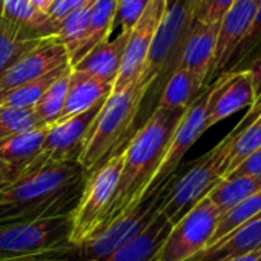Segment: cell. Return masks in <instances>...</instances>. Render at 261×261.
I'll return each instance as SVG.
<instances>
[{
  "label": "cell",
  "mask_w": 261,
  "mask_h": 261,
  "mask_svg": "<svg viewBox=\"0 0 261 261\" xmlns=\"http://www.w3.org/2000/svg\"><path fill=\"white\" fill-rule=\"evenodd\" d=\"M151 86L142 79L123 91H112L97 114L79 163L89 175L121 152L136 134V121Z\"/></svg>",
  "instance_id": "obj_3"
},
{
  "label": "cell",
  "mask_w": 261,
  "mask_h": 261,
  "mask_svg": "<svg viewBox=\"0 0 261 261\" xmlns=\"http://www.w3.org/2000/svg\"><path fill=\"white\" fill-rule=\"evenodd\" d=\"M207 118V129L235 112L250 108L255 101V91L247 69L226 71L212 85Z\"/></svg>",
  "instance_id": "obj_13"
},
{
  "label": "cell",
  "mask_w": 261,
  "mask_h": 261,
  "mask_svg": "<svg viewBox=\"0 0 261 261\" xmlns=\"http://www.w3.org/2000/svg\"><path fill=\"white\" fill-rule=\"evenodd\" d=\"M57 2V0H45V5H46V11H49V8Z\"/></svg>",
  "instance_id": "obj_41"
},
{
  "label": "cell",
  "mask_w": 261,
  "mask_h": 261,
  "mask_svg": "<svg viewBox=\"0 0 261 261\" xmlns=\"http://www.w3.org/2000/svg\"><path fill=\"white\" fill-rule=\"evenodd\" d=\"M117 8H118V0H95V4L92 5V10H91L88 31L77 53L71 59V66L79 63L95 46L109 40V36L114 31Z\"/></svg>",
  "instance_id": "obj_21"
},
{
  "label": "cell",
  "mask_w": 261,
  "mask_h": 261,
  "mask_svg": "<svg viewBox=\"0 0 261 261\" xmlns=\"http://www.w3.org/2000/svg\"><path fill=\"white\" fill-rule=\"evenodd\" d=\"M101 105L103 101L79 115L60 120L49 126L42 154L33 166L79 162L88 133L101 109Z\"/></svg>",
  "instance_id": "obj_11"
},
{
  "label": "cell",
  "mask_w": 261,
  "mask_h": 261,
  "mask_svg": "<svg viewBox=\"0 0 261 261\" xmlns=\"http://www.w3.org/2000/svg\"><path fill=\"white\" fill-rule=\"evenodd\" d=\"M259 48H261V0H259V5H258L256 14H255V19H253V23H252V27H250V30H249L244 42H243V45L237 51L230 66L244 62L250 54H253Z\"/></svg>",
  "instance_id": "obj_33"
},
{
  "label": "cell",
  "mask_w": 261,
  "mask_h": 261,
  "mask_svg": "<svg viewBox=\"0 0 261 261\" xmlns=\"http://www.w3.org/2000/svg\"><path fill=\"white\" fill-rule=\"evenodd\" d=\"M151 0H118L114 30L118 27L120 33H130L139 19L143 16Z\"/></svg>",
  "instance_id": "obj_31"
},
{
  "label": "cell",
  "mask_w": 261,
  "mask_h": 261,
  "mask_svg": "<svg viewBox=\"0 0 261 261\" xmlns=\"http://www.w3.org/2000/svg\"><path fill=\"white\" fill-rule=\"evenodd\" d=\"M130 33H118L112 40H106L86 54L72 66L74 71L89 74L108 83H115Z\"/></svg>",
  "instance_id": "obj_18"
},
{
  "label": "cell",
  "mask_w": 261,
  "mask_h": 261,
  "mask_svg": "<svg viewBox=\"0 0 261 261\" xmlns=\"http://www.w3.org/2000/svg\"><path fill=\"white\" fill-rule=\"evenodd\" d=\"M221 214L209 197L177 221L165 238L155 261H188L204 250L218 226Z\"/></svg>",
  "instance_id": "obj_8"
},
{
  "label": "cell",
  "mask_w": 261,
  "mask_h": 261,
  "mask_svg": "<svg viewBox=\"0 0 261 261\" xmlns=\"http://www.w3.org/2000/svg\"><path fill=\"white\" fill-rule=\"evenodd\" d=\"M261 191V178L252 175H230L223 178L207 197L217 206L220 214H226L250 195Z\"/></svg>",
  "instance_id": "obj_23"
},
{
  "label": "cell",
  "mask_w": 261,
  "mask_h": 261,
  "mask_svg": "<svg viewBox=\"0 0 261 261\" xmlns=\"http://www.w3.org/2000/svg\"><path fill=\"white\" fill-rule=\"evenodd\" d=\"M71 72H72V66L51 85V88L36 105L34 112L42 126H53L60 120L69 91Z\"/></svg>",
  "instance_id": "obj_26"
},
{
  "label": "cell",
  "mask_w": 261,
  "mask_h": 261,
  "mask_svg": "<svg viewBox=\"0 0 261 261\" xmlns=\"http://www.w3.org/2000/svg\"><path fill=\"white\" fill-rule=\"evenodd\" d=\"M235 136L230 133L201 155L181 177H174L160 206V214L174 226L224 178Z\"/></svg>",
  "instance_id": "obj_5"
},
{
  "label": "cell",
  "mask_w": 261,
  "mask_h": 261,
  "mask_svg": "<svg viewBox=\"0 0 261 261\" xmlns=\"http://www.w3.org/2000/svg\"><path fill=\"white\" fill-rule=\"evenodd\" d=\"M259 215H261V191L250 195L249 198H246L244 201H241L240 204H237L235 207H232L230 211H227L226 214H223L220 217L217 230H215L209 246L218 243L221 238H224L226 235H229L240 226L255 220Z\"/></svg>",
  "instance_id": "obj_27"
},
{
  "label": "cell",
  "mask_w": 261,
  "mask_h": 261,
  "mask_svg": "<svg viewBox=\"0 0 261 261\" xmlns=\"http://www.w3.org/2000/svg\"><path fill=\"white\" fill-rule=\"evenodd\" d=\"M112 89H114L112 83L103 82L89 74L79 72V71L72 69L69 91H68L65 109H63L60 120L79 115V114L94 108L95 105L105 101L111 95Z\"/></svg>",
  "instance_id": "obj_19"
},
{
  "label": "cell",
  "mask_w": 261,
  "mask_h": 261,
  "mask_svg": "<svg viewBox=\"0 0 261 261\" xmlns=\"http://www.w3.org/2000/svg\"><path fill=\"white\" fill-rule=\"evenodd\" d=\"M227 261H261V249L256 252H252L249 255L240 256V258H233V259H227Z\"/></svg>",
  "instance_id": "obj_39"
},
{
  "label": "cell",
  "mask_w": 261,
  "mask_h": 261,
  "mask_svg": "<svg viewBox=\"0 0 261 261\" xmlns=\"http://www.w3.org/2000/svg\"><path fill=\"white\" fill-rule=\"evenodd\" d=\"M123 159L124 155L121 151L88 175L79 204L72 212L69 243H83L112 221V209L118 192Z\"/></svg>",
  "instance_id": "obj_6"
},
{
  "label": "cell",
  "mask_w": 261,
  "mask_h": 261,
  "mask_svg": "<svg viewBox=\"0 0 261 261\" xmlns=\"http://www.w3.org/2000/svg\"><path fill=\"white\" fill-rule=\"evenodd\" d=\"M203 92L195 77L185 68H177L168 79L155 108L163 111H186Z\"/></svg>",
  "instance_id": "obj_22"
},
{
  "label": "cell",
  "mask_w": 261,
  "mask_h": 261,
  "mask_svg": "<svg viewBox=\"0 0 261 261\" xmlns=\"http://www.w3.org/2000/svg\"><path fill=\"white\" fill-rule=\"evenodd\" d=\"M0 13L17 28L27 40H45L57 37V25L46 11L30 0H0Z\"/></svg>",
  "instance_id": "obj_16"
},
{
  "label": "cell",
  "mask_w": 261,
  "mask_h": 261,
  "mask_svg": "<svg viewBox=\"0 0 261 261\" xmlns=\"http://www.w3.org/2000/svg\"><path fill=\"white\" fill-rule=\"evenodd\" d=\"M200 4L201 0H174L168 5L142 75V80L151 86L149 92L162 94L168 79L178 66L185 43L194 30Z\"/></svg>",
  "instance_id": "obj_4"
},
{
  "label": "cell",
  "mask_w": 261,
  "mask_h": 261,
  "mask_svg": "<svg viewBox=\"0 0 261 261\" xmlns=\"http://www.w3.org/2000/svg\"><path fill=\"white\" fill-rule=\"evenodd\" d=\"M42 126L33 109L11 108L0 105V140L27 133Z\"/></svg>",
  "instance_id": "obj_30"
},
{
  "label": "cell",
  "mask_w": 261,
  "mask_h": 261,
  "mask_svg": "<svg viewBox=\"0 0 261 261\" xmlns=\"http://www.w3.org/2000/svg\"><path fill=\"white\" fill-rule=\"evenodd\" d=\"M258 5L259 0H237L235 5L221 19L211 80L215 75L220 77L224 74V69L230 66L253 23Z\"/></svg>",
  "instance_id": "obj_14"
},
{
  "label": "cell",
  "mask_w": 261,
  "mask_h": 261,
  "mask_svg": "<svg viewBox=\"0 0 261 261\" xmlns=\"http://www.w3.org/2000/svg\"><path fill=\"white\" fill-rule=\"evenodd\" d=\"M94 2L95 0H57V2L49 8L48 14L57 25H60V22L65 17H68L71 13H74L83 7L92 5Z\"/></svg>",
  "instance_id": "obj_34"
},
{
  "label": "cell",
  "mask_w": 261,
  "mask_h": 261,
  "mask_svg": "<svg viewBox=\"0 0 261 261\" xmlns=\"http://www.w3.org/2000/svg\"><path fill=\"white\" fill-rule=\"evenodd\" d=\"M246 69L252 79V85H253V91H255V97H256L261 92V56L255 57Z\"/></svg>",
  "instance_id": "obj_38"
},
{
  "label": "cell",
  "mask_w": 261,
  "mask_h": 261,
  "mask_svg": "<svg viewBox=\"0 0 261 261\" xmlns=\"http://www.w3.org/2000/svg\"><path fill=\"white\" fill-rule=\"evenodd\" d=\"M88 174L79 162L31 166L0 191V226L72 214Z\"/></svg>",
  "instance_id": "obj_1"
},
{
  "label": "cell",
  "mask_w": 261,
  "mask_h": 261,
  "mask_svg": "<svg viewBox=\"0 0 261 261\" xmlns=\"http://www.w3.org/2000/svg\"><path fill=\"white\" fill-rule=\"evenodd\" d=\"M92 5L83 7V8L71 13L68 17H65L60 22V28H59V33H57L56 39L66 46V49L69 53V62L74 57V54L77 53L82 40L85 39V34H86L88 27H89Z\"/></svg>",
  "instance_id": "obj_28"
},
{
  "label": "cell",
  "mask_w": 261,
  "mask_h": 261,
  "mask_svg": "<svg viewBox=\"0 0 261 261\" xmlns=\"http://www.w3.org/2000/svg\"><path fill=\"white\" fill-rule=\"evenodd\" d=\"M237 0H201L195 17L194 28L197 25H207L221 22L224 14L235 5Z\"/></svg>",
  "instance_id": "obj_32"
},
{
  "label": "cell",
  "mask_w": 261,
  "mask_h": 261,
  "mask_svg": "<svg viewBox=\"0 0 261 261\" xmlns=\"http://www.w3.org/2000/svg\"><path fill=\"white\" fill-rule=\"evenodd\" d=\"M261 249V215L240 226L188 261H227Z\"/></svg>",
  "instance_id": "obj_17"
},
{
  "label": "cell",
  "mask_w": 261,
  "mask_h": 261,
  "mask_svg": "<svg viewBox=\"0 0 261 261\" xmlns=\"http://www.w3.org/2000/svg\"><path fill=\"white\" fill-rule=\"evenodd\" d=\"M183 114L185 111L154 108L146 121L130 137L123 149L124 159L112 220L133 211L146 198L148 188L168 151Z\"/></svg>",
  "instance_id": "obj_2"
},
{
  "label": "cell",
  "mask_w": 261,
  "mask_h": 261,
  "mask_svg": "<svg viewBox=\"0 0 261 261\" xmlns=\"http://www.w3.org/2000/svg\"><path fill=\"white\" fill-rule=\"evenodd\" d=\"M230 175H252L261 178V148L249 155Z\"/></svg>",
  "instance_id": "obj_35"
},
{
  "label": "cell",
  "mask_w": 261,
  "mask_h": 261,
  "mask_svg": "<svg viewBox=\"0 0 261 261\" xmlns=\"http://www.w3.org/2000/svg\"><path fill=\"white\" fill-rule=\"evenodd\" d=\"M259 148H261V117L235 137L230 148L224 178L229 177L249 155H252Z\"/></svg>",
  "instance_id": "obj_29"
},
{
  "label": "cell",
  "mask_w": 261,
  "mask_h": 261,
  "mask_svg": "<svg viewBox=\"0 0 261 261\" xmlns=\"http://www.w3.org/2000/svg\"><path fill=\"white\" fill-rule=\"evenodd\" d=\"M49 126H39L27 133L0 140V160L22 175L39 160Z\"/></svg>",
  "instance_id": "obj_20"
},
{
  "label": "cell",
  "mask_w": 261,
  "mask_h": 261,
  "mask_svg": "<svg viewBox=\"0 0 261 261\" xmlns=\"http://www.w3.org/2000/svg\"><path fill=\"white\" fill-rule=\"evenodd\" d=\"M69 68H71V65L62 66L39 80H34V82L25 83L22 86H17L14 89H10L7 92H2L0 94V105L11 106V108H22V109L36 108V105L40 101V98L45 95V92L51 88V85L60 75H63Z\"/></svg>",
  "instance_id": "obj_25"
},
{
  "label": "cell",
  "mask_w": 261,
  "mask_h": 261,
  "mask_svg": "<svg viewBox=\"0 0 261 261\" xmlns=\"http://www.w3.org/2000/svg\"><path fill=\"white\" fill-rule=\"evenodd\" d=\"M261 117V92L255 97V101H253V105L247 109V112H246V115L238 121V124L230 130V134L232 136H238L240 133H243V130L246 129V127H249L253 121H256L258 118Z\"/></svg>",
  "instance_id": "obj_36"
},
{
  "label": "cell",
  "mask_w": 261,
  "mask_h": 261,
  "mask_svg": "<svg viewBox=\"0 0 261 261\" xmlns=\"http://www.w3.org/2000/svg\"><path fill=\"white\" fill-rule=\"evenodd\" d=\"M71 65L69 53L56 37L43 40L37 48L23 56L0 80V94L39 80L49 72Z\"/></svg>",
  "instance_id": "obj_12"
},
{
  "label": "cell",
  "mask_w": 261,
  "mask_h": 261,
  "mask_svg": "<svg viewBox=\"0 0 261 261\" xmlns=\"http://www.w3.org/2000/svg\"><path fill=\"white\" fill-rule=\"evenodd\" d=\"M211 92H212V86H207L192 101V105L185 111L183 117L180 118L174 134H172L168 151H166V154H165V157H163V160L148 188L146 197H149L152 192L160 189L168 180L175 177L177 168L180 166L186 152L203 136L204 130H207L206 118H207Z\"/></svg>",
  "instance_id": "obj_9"
},
{
  "label": "cell",
  "mask_w": 261,
  "mask_h": 261,
  "mask_svg": "<svg viewBox=\"0 0 261 261\" xmlns=\"http://www.w3.org/2000/svg\"><path fill=\"white\" fill-rule=\"evenodd\" d=\"M42 42L43 40H27L0 13V80L23 56L37 48Z\"/></svg>",
  "instance_id": "obj_24"
},
{
  "label": "cell",
  "mask_w": 261,
  "mask_h": 261,
  "mask_svg": "<svg viewBox=\"0 0 261 261\" xmlns=\"http://www.w3.org/2000/svg\"><path fill=\"white\" fill-rule=\"evenodd\" d=\"M220 23H207V25H197L192 33L189 34L178 66L188 69L197 80V83L204 91L211 86V72L215 60L217 53V40L220 33ZM175 68V69H177Z\"/></svg>",
  "instance_id": "obj_15"
},
{
  "label": "cell",
  "mask_w": 261,
  "mask_h": 261,
  "mask_svg": "<svg viewBox=\"0 0 261 261\" xmlns=\"http://www.w3.org/2000/svg\"><path fill=\"white\" fill-rule=\"evenodd\" d=\"M72 214L0 226V261H14L69 243Z\"/></svg>",
  "instance_id": "obj_7"
},
{
  "label": "cell",
  "mask_w": 261,
  "mask_h": 261,
  "mask_svg": "<svg viewBox=\"0 0 261 261\" xmlns=\"http://www.w3.org/2000/svg\"><path fill=\"white\" fill-rule=\"evenodd\" d=\"M19 177H22L19 171H16L13 166L0 160V191L11 186Z\"/></svg>",
  "instance_id": "obj_37"
},
{
  "label": "cell",
  "mask_w": 261,
  "mask_h": 261,
  "mask_svg": "<svg viewBox=\"0 0 261 261\" xmlns=\"http://www.w3.org/2000/svg\"><path fill=\"white\" fill-rule=\"evenodd\" d=\"M166 8H168V0H151L143 16L134 25L112 91H123L142 79L148 65L149 53L157 30L162 23Z\"/></svg>",
  "instance_id": "obj_10"
},
{
  "label": "cell",
  "mask_w": 261,
  "mask_h": 261,
  "mask_svg": "<svg viewBox=\"0 0 261 261\" xmlns=\"http://www.w3.org/2000/svg\"><path fill=\"white\" fill-rule=\"evenodd\" d=\"M31 4H34L36 7H39L40 10H43V11H46V5H45V0H30ZM48 13V11H46Z\"/></svg>",
  "instance_id": "obj_40"
}]
</instances>
